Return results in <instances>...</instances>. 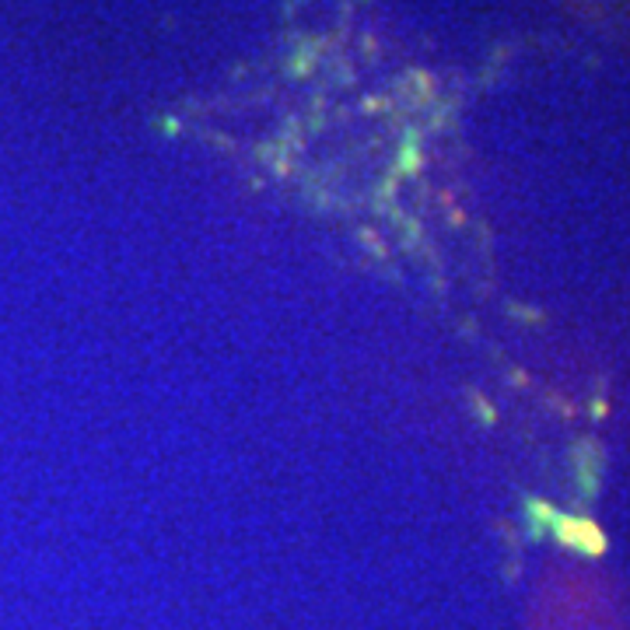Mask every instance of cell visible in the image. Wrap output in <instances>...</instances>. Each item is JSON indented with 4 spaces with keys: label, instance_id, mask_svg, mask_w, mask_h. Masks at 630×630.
I'll use <instances>...</instances> for the list:
<instances>
[{
    "label": "cell",
    "instance_id": "cell-1",
    "mask_svg": "<svg viewBox=\"0 0 630 630\" xmlns=\"http://www.w3.org/2000/svg\"><path fill=\"white\" fill-rule=\"evenodd\" d=\"M557 532H561V539H567V543H574V547H581V550H588V554H599L606 543H602V532L595 529V525H588V522H574V518H561L557 522Z\"/></svg>",
    "mask_w": 630,
    "mask_h": 630
}]
</instances>
